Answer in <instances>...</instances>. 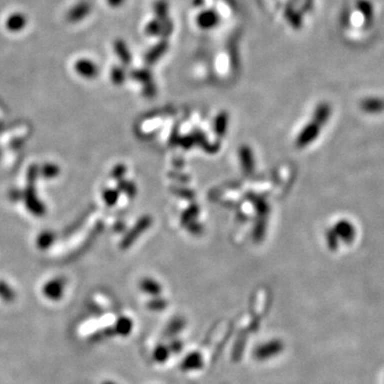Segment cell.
Listing matches in <instances>:
<instances>
[{
	"label": "cell",
	"instance_id": "1",
	"mask_svg": "<svg viewBox=\"0 0 384 384\" xmlns=\"http://www.w3.org/2000/svg\"><path fill=\"white\" fill-rule=\"evenodd\" d=\"M220 16L214 10H205L200 13L196 18L198 26L203 30H210L220 24Z\"/></svg>",
	"mask_w": 384,
	"mask_h": 384
},
{
	"label": "cell",
	"instance_id": "2",
	"mask_svg": "<svg viewBox=\"0 0 384 384\" xmlns=\"http://www.w3.org/2000/svg\"><path fill=\"white\" fill-rule=\"evenodd\" d=\"M285 16H286V20L290 22V24L294 29L301 28V25H302L301 16H300V14L298 12L294 11V9L292 6H288L287 9H286Z\"/></svg>",
	"mask_w": 384,
	"mask_h": 384
},
{
	"label": "cell",
	"instance_id": "3",
	"mask_svg": "<svg viewBox=\"0 0 384 384\" xmlns=\"http://www.w3.org/2000/svg\"><path fill=\"white\" fill-rule=\"evenodd\" d=\"M116 50L118 54L123 59L124 62H126V63L130 62L132 56H130V50H128V48H127L124 41H121V40H120V41H116Z\"/></svg>",
	"mask_w": 384,
	"mask_h": 384
},
{
	"label": "cell",
	"instance_id": "4",
	"mask_svg": "<svg viewBox=\"0 0 384 384\" xmlns=\"http://www.w3.org/2000/svg\"><path fill=\"white\" fill-rule=\"evenodd\" d=\"M168 48V44L166 41H162L160 42L155 48H153V50H150V52L148 54V59L150 60V61H155L156 59H158L160 56H162L164 54V52Z\"/></svg>",
	"mask_w": 384,
	"mask_h": 384
},
{
	"label": "cell",
	"instance_id": "5",
	"mask_svg": "<svg viewBox=\"0 0 384 384\" xmlns=\"http://www.w3.org/2000/svg\"><path fill=\"white\" fill-rule=\"evenodd\" d=\"M164 26L162 22H159L158 20H153L150 22L148 27H146V34L150 36H160L164 32Z\"/></svg>",
	"mask_w": 384,
	"mask_h": 384
},
{
	"label": "cell",
	"instance_id": "6",
	"mask_svg": "<svg viewBox=\"0 0 384 384\" xmlns=\"http://www.w3.org/2000/svg\"><path fill=\"white\" fill-rule=\"evenodd\" d=\"M166 4L164 2H160L157 4V9H156V12L157 14L160 16V18H166Z\"/></svg>",
	"mask_w": 384,
	"mask_h": 384
},
{
	"label": "cell",
	"instance_id": "7",
	"mask_svg": "<svg viewBox=\"0 0 384 384\" xmlns=\"http://www.w3.org/2000/svg\"><path fill=\"white\" fill-rule=\"evenodd\" d=\"M108 2H109V4L111 6H121L124 2V0H108Z\"/></svg>",
	"mask_w": 384,
	"mask_h": 384
}]
</instances>
